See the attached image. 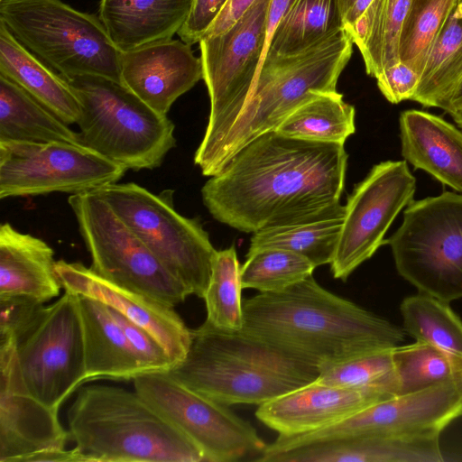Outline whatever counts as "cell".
<instances>
[{
  "mask_svg": "<svg viewBox=\"0 0 462 462\" xmlns=\"http://www.w3.org/2000/svg\"><path fill=\"white\" fill-rule=\"evenodd\" d=\"M348 155L343 143L266 132L240 149L201 189L218 222L245 233L337 214Z\"/></svg>",
  "mask_w": 462,
  "mask_h": 462,
  "instance_id": "obj_1",
  "label": "cell"
},
{
  "mask_svg": "<svg viewBox=\"0 0 462 462\" xmlns=\"http://www.w3.org/2000/svg\"><path fill=\"white\" fill-rule=\"evenodd\" d=\"M244 334L316 366L401 345L402 327L339 297L313 275L243 300Z\"/></svg>",
  "mask_w": 462,
  "mask_h": 462,
  "instance_id": "obj_2",
  "label": "cell"
},
{
  "mask_svg": "<svg viewBox=\"0 0 462 462\" xmlns=\"http://www.w3.org/2000/svg\"><path fill=\"white\" fill-rule=\"evenodd\" d=\"M166 374L219 403L260 405L317 380L319 369L205 321L191 329L185 358Z\"/></svg>",
  "mask_w": 462,
  "mask_h": 462,
  "instance_id": "obj_3",
  "label": "cell"
},
{
  "mask_svg": "<svg viewBox=\"0 0 462 462\" xmlns=\"http://www.w3.org/2000/svg\"><path fill=\"white\" fill-rule=\"evenodd\" d=\"M67 421L79 462H204L200 450L135 390L81 386Z\"/></svg>",
  "mask_w": 462,
  "mask_h": 462,
  "instance_id": "obj_4",
  "label": "cell"
},
{
  "mask_svg": "<svg viewBox=\"0 0 462 462\" xmlns=\"http://www.w3.org/2000/svg\"><path fill=\"white\" fill-rule=\"evenodd\" d=\"M345 28L290 55L265 56L250 96L221 143L206 176L220 172L257 136L275 130L294 110L319 94L337 91V79L352 55Z\"/></svg>",
  "mask_w": 462,
  "mask_h": 462,
  "instance_id": "obj_5",
  "label": "cell"
},
{
  "mask_svg": "<svg viewBox=\"0 0 462 462\" xmlns=\"http://www.w3.org/2000/svg\"><path fill=\"white\" fill-rule=\"evenodd\" d=\"M81 104L80 143L126 170H153L175 146L171 120L120 82L101 76L67 79Z\"/></svg>",
  "mask_w": 462,
  "mask_h": 462,
  "instance_id": "obj_6",
  "label": "cell"
},
{
  "mask_svg": "<svg viewBox=\"0 0 462 462\" xmlns=\"http://www.w3.org/2000/svg\"><path fill=\"white\" fill-rule=\"evenodd\" d=\"M0 23L66 79L95 75L120 82L121 52L95 14L61 0H0Z\"/></svg>",
  "mask_w": 462,
  "mask_h": 462,
  "instance_id": "obj_7",
  "label": "cell"
},
{
  "mask_svg": "<svg viewBox=\"0 0 462 462\" xmlns=\"http://www.w3.org/2000/svg\"><path fill=\"white\" fill-rule=\"evenodd\" d=\"M270 2L255 0L226 31L199 42L210 112L194 163L205 176L244 108L265 56Z\"/></svg>",
  "mask_w": 462,
  "mask_h": 462,
  "instance_id": "obj_8",
  "label": "cell"
},
{
  "mask_svg": "<svg viewBox=\"0 0 462 462\" xmlns=\"http://www.w3.org/2000/svg\"><path fill=\"white\" fill-rule=\"evenodd\" d=\"M386 244L399 275L419 292L448 303L462 299V194L411 200Z\"/></svg>",
  "mask_w": 462,
  "mask_h": 462,
  "instance_id": "obj_9",
  "label": "cell"
},
{
  "mask_svg": "<svg viewBox=\"0 0 462 462\" xmlns=\"http://www.w3.org/2000/svg\"><path fill=\"white\" fill-rule=\"evenodd\" d=\"M97 191L164 267L203 299L217 250L198 219L175 209L173 191L154 194L134 182H115Z\"/></svg>",
  "mask_w": 462,
  "mask_h": 462,
  "instance_id": "obj_10",
  "label": "cell"
},
{
  "mask_svg": "<svg viewBox=\"0 0 462 462\" xmlns=\"http://www.w3.org/2000/svg\"><path fill=\"white\" fill-rule=\"evenodd\" d=\"M68 202L96 273L173 308L192 294L97 190L70 195Z\"/></svg>",
  "mask_w": 462,
  "mask_h": 462,
  "instance_id": "obj_11",
  "label": "cell"
},
{
  "mask_svg": "<svg viewBox=\"0 0 462 462\" xmlns=\"http://www.w3.org/2000/svg\"><path fill=\"white\" fill-rule=\"evenodd\" d=\"M15 350L30 393L59 412L86 383L85 349L79 295L65 291L42 305L14 335Z\"/></svg>",
  "mask_w": 462,
  "mask_h": 462,
  "instance_id": "obj_12",
  "label": "cell"
},
{
  "mask_svg": "<svg viewBox=\"0 0 462 462\" xmlns=\"http://www.w3.org/2000/svg\"><path fill=\"white\" fill-rule=\"evenodd\" d=\"M459 417H462V391L453 383H439L379 402L322 430L294 436L278 435L271 449L279 453L314 442L346 438H376L440 446L442 431Z\"/></svg>",
  "mask_w": 462,
  "mask_h": 462,
  "instance_id": "obj_13",
  "label": "cell"
},
{
  "mask_svg": "<svg viewBox=\"0 0 462 462\" xmlns=\"http://www.w3.org/2000/svg\"><path fill=\"white\" fill-rule=\"evenodd\" d=\"M134 390L167 421L185 435L207 462H235L266 448L257 430L226 405L205 397L166 373H146L134 379Z\"/></svg>",
  "mask_w": 462,
  "mask_h": 462,
  "instance_id": "obj_14",
  "label": "cell"
},
{
  "mask_svg": "<svg viewBox=\"0 0 462 462\" xmlns=\"http://www.w3.org/2000/svg\"><path fill=\"white\" fill-rule=\"evenodd\" d=\"M126 171L82 144L0 142L2 199L98 190L117 182Z\"/></svg>",
  "mask_w": 462,
  "mask_h": 462,
  "instance_id": "obj_15",
  "label": "cell"
},
{
  "mask_svg": "<svg viewBox=\"0 0 462 462\" xmlns=\"http://www.w3.org/2000/svg\"><path fill=\"white\" fill-rule=\"evenodd\" d=\"M416 179L407 162L384 161L372 167L355 185L345 205V214L330 272L346 281L378 248L392 223L411 200Z\"/></svg>",
  "mask_w": 462,
  "mask_h": 462,
  "instance_id": "obj_16",
  "label": "cell"
},
{
  "mask_svg": "<svg viewBox=\"0 0 462 462\" xmlns=\"http://www.w3.org/2000/svg\"><path fill=\"white\" fill-rule=\"evenodd\" d=\"M58 411L28 390L14 337L0 336V462H78Z\"/></svg>",
  "mask_w": 462,
  "mask_h": 462,
  "instance_id": "obj_17",
  "label": "cell"
},
{
  "mask_svg": "<svg viewBox=\"0 0 462 462\" xmlns=\"http://www.w3.org/2000/svg\"><path fill=\"white\" fill-rule=\"evenodd\" d=\"M55 270L65 291L102 301L149 331L163 346L174 365L185 358L191 341V329L173 307L117 285L79 262L56 261Z\"/></svg>",
  "mask_w": 462,
  "mask_h": 462,
  "instance_id": "obj_18",
  "label": "cell"
},
{
  "mask_svg": "<svg viewBox=\"0 0 462 462\" xmlns=\"http://www.w3.org/2000/svg\"><path fill=\"white\" fill-rule=\"evenodd\" d=\"M393 396L380 387H338L315 380L258 405L255 416L281 436L300 435L329 427Z\"/></svg>",
  "mask_w": 462,
  "mask_h": 462,
  "instance_id": "obj_19",
  "label": "cell"
},
{
  "mask_svg": "<svg viewBox=\"0 0 462 462\" xmlns=\"http://www.w3.org/2000/svg\"><path fill=\"white\" fill-rule=\"evenodd\" d=\"M203 79L190 45L166 40L121 52L120 82L151 108L167 116L173 103Z\"/></svg>",
  "mask_w": 462,
  "mask_h": 462,
  "instance_id": "obj_20",
  "label": "cell"
},
{
  "mask_svg": "<svg viewBox=\"0 0 462 462\" xmlns=\"http://www.w3.org/2000/svg\"><path fill=\"white\" fill-rule=\"evenodd\" d=\"M53 249L42 239L0 226V300L23 298L40 304L58 297L62 288Z\"/></svg>",
  "mask_w": 462,
  "mask_h": 462,
  "instance_id": "obj_21",
  "label": "cell"
},
{
  "mask_svg": "<svg viewBox=\"0 0 462 462\" xmlns=\"http://www.w3.org/2000/svg\"><path fill=\"white\" fill-rule=\"evenodd\" d=\"M399 126L403 159L462 193V131L439 116L417 109L402 111Z\"/></svg>",
  "mask_w": 462,
  "mask_h": 462,
  "instance_id": "obj_22",
  "label": "cell"
},
{
  "mask_svg": "<svg viewBox=\"0 0 462 462\" xmlns=\"http://www.w3.org/2000/svg\"><path fill=\"white\" fill-rule=\"evenodd\" d=\"M193 0H100L98 17L120 52L172 39Z\"/></svg>",
  "mask_w": 462,
  "mask_h": 462,
  "instance_id": "obj_23",
  "label": "cell"
},
{
  "mask_svg": "<svg viewBox=\"0 0 462 462\" xmlns=\"http://www.w3.org/2000/svg\"><path fill=\"white\" fill-rule=\"evenodd\" d=\"M86 383L100 379L134 380L145 374L129 339L107 305L79 295Z\"/></svg>",
  "mask_w": 462,
  "mask_h": 462,
  "instance_id": "obj_24",
  "label": "cell"
},
{
  "mask_svg": "<svg viewBox=\"0 0 462 462\" xmlns=\"http://www.w3.org/2000/svg\"><path fill=\"white\" fill-rule=\"evenodd\" d=\"M0 75L14 82L68 125L81 104L69 81L24 48L0 23Z\"/></svg>",
  "mask_w": 462,
  "mask_h": 462,
  "instance_id": "obj_25",
  "label": "cell"
},
{
  "mask_svg": "<svg viewBox=\"0 0 462 462\" xmlns=\"http://www.w3.org/2000/svg\"><path fill=\"white\" fill-rule=\"evenodd\" d=\"M439 462L440 446L376 438L314 442L267 457L263 462Z\"/></svg>",
  "mask_w": 462,
  "mask_h": 462,
  "instance_id": "obj_26",
  "label": "cell"
},
{
  "mask_svg": "<svg viewBox=\"0 0 462 462\" xmlns=\"http://www.w3.org/2000/svg\"><path fill=\"white\" fill-rule=\"evenodd\" d=\"M0 142L80 143L79 134L14 82L0 75Z\"/></svg>",
  "mask_w": 462,
  "mask_h": 462,
  "instance_id": "obj_27",
  "label": "cell"
},
{
  "mask_svg": "<svg viewBox=\"0 0 462 462\" xmlns=\"http://www.w3.org/2000/svg\"><path fill=\"white\" fill-rule=\"evenodd\" d=\"M411 0H373L347 31L363 57L366 73L376 78L401 61L400 42Z\"/></svg>",
  "mask_w": 462,
  "mask_h": 462,
  "instance_id": "obj_28",
  "label": "cell"
},
{
  "mask_svg": "<svg viewBox=\"0 0 462 462\" xmlns=\"http://www.w3.org/2000/svg\"><path fill=\"white\" fill-rule=\"evenodd\" d=\"M462 79V5L456 3L433 42L411 100L448 111Z\"/></svg>",
  "mask_w": 462,
  "mask_h": 462,
  "instance_id": "obj_29",
  "label": "cell"
},
{
  "mask_svg": "<svg viewBox=\"0 0 462 462\" xmlns=\"http://www.w3.org/2000/svg\"><path fill=\"white\" fill-rule=\"evenodd\" d=\"M342 28L339 0H293L275 29L265 56L297 53Z\"/></svg>",
  "mask_w": 462,
  "mask_h": 462,
  "instance_id": "obj_30",
  "label": "cell"
},
{
  "mask_svg": "<svg viewBox=\"0 0 462 462\" xmlns=\"http://www.w3.org/2000/svg\"><path fill=\"white\" fill-rule=\"evenodd\" d=\"M355 107L337 91L321 93L294 110L275 131L285 136L345 144L356 131Z\"/></svg>",
  "mask_w": 462,
  "mask_h": 462,
  "instance_id": "obj_31",
  "label": "cell"
},
{
  "mask_svg": "<svg viewBox=\"0 0 462 462\" xmlns=\"http://www.w3.org/2000/svg\"><path fill=\"white\" fill-rule=\"evenodd\" d=\"M344 214L345 208L320 219L255 232L250 238L246 254L264 248H280L304 256L316 267L330 264L337 245Z\"/></svg>",
  "mask_w": 462,
  "mask_h": 462,
  "instance_id": "obj_32",
  "label": "cell"
},
{
  "mask_svg": "<svg viewBox=\"0 0 462 462\" xmlns=\"http://www.w3.org/2000/svg\"><path fill=\"white\" fill-rule=\"evenodd\" d=\"M397 395L439 383H453L462 391V356L415 340L393 348Z\"/></svg>",
  "mask_w": 462,
  "mask_h": 462,
  "instance_id": "obj_33",
  "label": "cell"
},
{
  "mask_svg": "<svg viewBox=\"0 0 462 462\" xmlns=\"http://www.w3.org/2000/svg\"><path fill=\"white\" fill-rule=\"evenodd\" d=\"M400 312L406 334L462 356V320L448 302L418 292L402 300Z\"/></svg>",
  "mask_w": 462,
  "mask_h": 462,
  "instance_id": "obj_34",
  "label": "cell"
},
{
  "mask_svg": "<svg viewBox=\"0 0 462 462\" xmlns=\"http://www.w3.org/2000/svg\"><path fill=\"white\" fill-rule=\"evenodd\" d=\"M241 266L234 245L217 250L203 299L206 322L226 331H240L244 323Z\"/></svg>",
  "mask_w": 462,
  "mask_h": 462,
  "instance_id": "obj_35",
  "label": "cell"
},
{
  "mask_svg": "<svg viewBox=\"0 0 462 462\" xmlns=\"http://www.w3.org/2000/svg\"><path fill=\"white\" fill-rule=\"evenodd\" d=\"M316 266L304 256L289 250L264 248L250 254L241 266L243 289L276 292L312 275Z\"/></svg>",
  "mask_w": 462,
  "mask_h": 462,
  "instance_id": "obj_36",
  "label": "cell"
},
{
  "mask_svg": "<svg viewBox=\"0 0 462 462\" xmlns=\"http://www.w3.org/2000/svg\"><path fill=\"white\" fill-rule=\"evenodd\" d=\"M457 0H411L402 26L400 59L420 77L430 48Z\"/></svg>",
  "mask_w": 462,
  "mask_h": 462,
  "instance_id": "obj_37",
  "label": "cell"
},
{
  "mask_svg": "<svg viewBox=\"0 0 462 462\" xmlns=\"http://www.w3.org/2000/svg\"><path fill=\"white\" fill-rule=\"evenodd\" d=\"M393 348L374 351L325 365L319 368L317 380L325 384L338 387H380L397 395Z\"/></svg>",
  "mask_w": 462,
  "mask_h": 462,
  "instance_id": "obj_38",
  "label": "cell"
},
{
  "mask_svg": "<svg viewBox=\"0 0 462 462\" xmlns=\"http://www.w3.org/2000/svg\"><path fill=\"white\" fill-rule=\"evenodd\" d=\"M108 309L129 339L145 374L166 373L171 369L174 363L161 343L149 331L117 310L110 307Z\"/></svg>",
  "mask_w": 462,
  "mask_h": 462,
  "instance_id": "obj_39",
  "label": "cell"
},
{
  "mask_svg": "<svg viewBox=\"0 0 462 462\" xmlns=\"http://www.w3.org/2000/svg\"><path fill=\"white\" fill-rule=\"evenodd\" d=\"M377 87L392 104L411 100L420 81V75L402 61L383 69L376 78Z\"/></svg>",
  "mask_w": 462,
  "mask_h": 462,
  "instance_id": "obj_40",
  "label": "cell"
},
{
  "mask_svg": "<svg viewBox=\"0 0 462 462\" xmlns=\"http://www.w3.org/2000/svg\"><path fill=\"white\" fill-rule=\"evenodd\" d=\"M229 0H193L189 14L178 35L189 45L200 41Z\"/></svg>",
  "mask_w": 462,
  "mask_h": 462,
  "instance_id": "obj_41",
  "label": "cell"
},
{
  "mask_svg": "<svg viewBox=\"0 0 462 462\" xmlns=\"http://www.w3.org/2000/svg\"><path fill=\"white\" fill-rule=\"evenodd\" d=\"M254 1L255 0H229L203 37L217 35L226 31L249 9Z\"/></svg>",
  "mask_w": 462,
  "mask_h": 462,
  "instance_id": "obj_42",
  "label": "cell"
},
{
  "mask_svg": "<svg viewBox=\"0 0 462 462\" xmlns=\"http://www.w3.org/2000/svg\"><path fill=\"white\" fill-rule=\"evenodd\" d=\"M462 108V79L457 84L449 102L448 113L450 115L453 112Z\"/></svg>",
  "mask_w": 462,
  "mask_h": 462,
  "instance_id": "obj_43",
  "label": "cell"
},
{
  "mask_svg": "<svg viewBox=\"0 0 462 462\" xmlns=\"http://www.w3.org/2000/svg\"><path fill=\"white\" fill-rule=\"evenodd\" d=\"M355 2H356V0H339L340 10H341V14L343 16V21H344L345 15L349 11V9L352 7V5H354Z\"/></svg>",
  "mask_w": 462,
  "mask_h": 462,
  "instance_id": "obj_44",
  "label": "cell"
},
{
  "mask_svg": "<svg viewBox=\"0 0 462 462\" xmlns=\"http://www.w3.org/2000/svg\"><path fill=\"white\" fill-rule=\"evenodd\" d=\"M455 123L462 128V108L450 114Z\"/></svg>",
  "mask_w": 462,
  "mask_h": 462,
  "instance_id": "obj_45",
  "label": "cell"
},
{
  "mask_svg": "<svg viewBox=\"0 0 462 462\" xmlns=\"http://www.w3.org/2000/svg\"><path fill=\"white\" fill-rule=\"evenodd\" d=\"M457 2L460 5H462V0H457Z\"/></svg>",
  "mask_w": 462,
  "mask_h": 462,
  "instance_id": "obj_46",
  "label": "cell"
}]
</instances>
